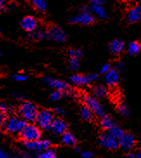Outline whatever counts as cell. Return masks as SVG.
I'll list each match as a JSON object with an SVG mask.
<instances>
[{"instance_id": "6da1fadb", "label": "cell", "mask_w": 141, "mask_h": 158, "mask_svg": "<svg viewBox=\"0 0 141 158\" xmlns=\"http://www.w3.org/2000/svg\"><path fill=\"white\" fill-rule=\"evenodd\" d=\"M28 124V123L24 120L21 116L16 115H9L6 116L4 123V130L10 134L18 135L24 130V127Z\"/></svg>"}, {"instance_id": "7a4b0ae2", "label": "cell", "mask_w": 141, "mask_h": 158, "mask_svg": "<svg viewBox=\"0 0 141 158\" xmlns=\"http://www.w3.org/2000/svg\"><path fill=\"white\" fill-rule=\"evenodd\" d=\"M18 115L28 123H33L37 120L38 107L36 103L30 101H23L19 105Z\"/></svg>"}, {"instance_id": "3957f363", "label": "cell", "mask_w": 141, "mask_h": 158, "mask_svg": "<svg viewBox=\"0 0 141 158\" xmlns=\"http://www.w3.org/2000/svg\"><path fill=\"white\" fill-rule=\"evenodd\" d=\"M19 135L23 142H31L41 138L42 130L39 126L33 123H28Z\"/></svg>"}, {"instance_id": "277c9868", "label": "cell", "mask_w": 141, "mask_h": 158, "mask_svg": "<svg viewBox=\"0 0 141 158\" xmlns=\"http://www.w3.org/2000/svg\"><path fill=\"white\" fill-rule=\"evenodd\" d=\"M80 13L75 17H72L69 19V22L71 23H80L82 25H89L94 22V16L92 15V10L86 6H80L79 8Z\"/></svg>"}, {"instance_id": "5b68a950", "label": "cell", "mask_w": 141, "mask_h": 158, "mask_svg": "<svg viewBox=\"0 0 141 158\" xmlns=\"http://www.w3.org/2000/svg\"><path fill=\"white\" fill-rule=\"evenodd\" d=\"M54 118H55L54 114L50 110L42 109L38 110L36 122L37 123L38 126L42 130H50L52 122L54 120Z\"/></svg>"}, {"instance_id": "8992f818", "label": "cell", "mask_w": 141, "mask_h": 158, "mask_svg": "<svg viewBox=\"0 0 141 158\" xmlns=\"http://www.w3.org/2000/svg\"><path fill=\"white\" fill-rule=\"evenodd\" d=\"M82 101H83L85 106L89 108L95 116L102 117L106 114L102 105L98 101V98H96L94 96H92L89 94L84 95Z\"/></svg>"}, {"instance_id": "52a82bcc", "label": "cell", "mask_w": 141, "mask_h": 158, "mask_svg": "<svg viewBox=\"0 0 141 158\" xmlns=\"http://www.w3.org/2000/svg\"><path fill=\"white\" fill-rule=\"evenodd\" d=\"M23 144L29 151L34 153L36 156H37L38 154L42 152L43 150L49 149L51 145L49 140L41 139L31 141V142H23Z\"/></svg>"}, {"instance_id": "ba28073f", "label": "cell", "mask_w": 141, "mask_h": 158, "mask_svg": "<svg viewBox=\"0 0 141 158\" xmlns=\"http://www.w3.org/2000/svg\"><path fill=\"white\" fill-rule=\"evenodd\" d=\"M46 37L57 43H64L67 39L65 31L58 25H50L46 31Z\"/></svg>"}, {"instance_id": "9c48e42d", "label": "cell", "mask_w": 141, "mask_h": 158, "mask_svg": "<svg viewBox=\"0 0 141 158\" xmlns=\"http://www.w3.org/2000/svg\"><path fill=\"white\" fill-rule=\"evenodd\" d=\"M99 143L103 148L110 149V150H115L119 147V140L113 137L111 135H109L108 132L100 135Z\"/></svg>"}, {"instance_id": "30bf717a", "label": "cell", "mask_w": 141, "mask_h": 158, "mask_svg": "<svg viewBox=\"0 0 141 158\" xmlns=\"http://www.w3.org/2000/svg\"><path fill=\"white\" fill-rule=\"evenodd\" d=\"M42 82L49 87H51V88L58 89V90H61L62 92H65V93L69 89V86L67 83L61 81V80H59V79L54 78L52 77H45L42 79Z\"/></svg>"}, {"instance_id": "8fae6325", "label": "cell", "mask_w": 141, "mask_h": 158, "mask_svg": "<svg viewBox=\"0 0 141 158\" xmlns=\"http://www.w3.org/2000/svg\"><path fill=\"white\" fill-rule=\"evenodd\" d=\"M135 137L131 133H124L122 136L119 139V148L124 151H130L135 146Z\"/></svg>"}, {"instance_id": "7c38bea8", "label": "cell", "mask_w": 141, "mask_h": 158, "mask_svg": "<svg viewBox=\"0 0 141 158\" xmlns=\"http://www.w3.org/2000/svg\"><path fill=\"white\" fill-rule=\"evenodd\" d=\"M68 130V124L60 117H56L52 122L51 129L52 132L57 135H61L65 133Z\"/></svg>"}, {"instance_id": "4fadbf2b", "label": "cell", "mask_w": 141, "mask_h": 158, "mask_svg": "<svg viewBox=\"0 0 141 158\" xmlns=\"http://www.w3.org/2000/svg\"><path fill=\"white\" fill-rule=\"evenodd\" d=\"M20 25L23 30H24L25 31H33L34 30L37 28L38 22L36 18H34L32 16H26L24 17V19L21 20Z\"/></svg>"}, {"instance_id": "5bb4252c", "label": "cell", "mask_w": 141, "mask_h": 158, "mask_svg": "<svg viewBox=\"0 0 141 158\" xmlns=\"http://www.w3.org/2000/svg\"><path fill=\"white\" fill-rule=\"evenodd\" d=\"M69 82L76 86H86L93 81L91 79L90 75L75 74L69 77Z\"/></svg>"}, {"instance_id": "9a60e30c", "label": "cell", "mask_w": 141, "mask_h": 158, "mask_svg": "<svg viewBox=\"0 0 141 158\" xmlns=\"http://www.w3.org/2000/svg\"><path fill=\"white\" fill-rule=\"evenodd\" d=\"M104 79H105V83L108 86H115L119 83V75L117 69H110L107 73L104 75Z\"/></svg>"}, {"instance_id": "2e32d148", "label": "cell", "mask_w": 141, "mask_h": 158, "mask_svg": "<svg viewBox=\"0 0 141 158\" xmlns=\"http://www.w3.org/2000/svg\"><path fill=\"white\" fill-rule=\"evenodd\" d=\"M128 23H137L141 20V6L135 5L128 10L127 14Z\"/></svg>"}, {"instance_id": "e0dca14e", "label": "cell", "mask_w": 141, "mask_h": 158, "mask_svg": "<svg viewBox=\"0 0 141 158\" xmlns=\"http://www.w3.org/2000/svg\"><path fill=\"white\" fill-rule=\"evenodd\" d=\"M125 43L120 39H114L109 44V51L113 55H119L125 50Z\"/></svg>"}, {"instance_id": "ac0fdd59", "label": "cell", "mask_w": 141, "mask_h": 158, "mask_svg": "<svg viewBox=\"0 0 141 158\" xmlns=\"http://www.w3.org/2000/svg\"><path fill=\"white\" fill-rule=\"evenodd\" d=\"M90 6H91L92 12H94V14L95 16H97L99 19H103V20L108 19V13H107L106 10H105V8H104L102 5L90 4Z\"/></svg>"}, {"instance_id": "d6986e66", "label": "cell", "mask_w": 141, "mask_h": 158, "mask_svg": "<svg viewBox=\"0 0 141 158\" xmlns=\"http://www.w3.org/2000/svg\"><path fill=\"white\" fill-rule=\"evenodd\" d=\"M61 143L69 147H75L76 144V139H75V135L72 133L66 131L65 133H63L61 135Z\"/></svg>"}, {"instance_id": "ffe728a7", "label": "cell", "mask_w": 141, "mask_h": 158, "mask_svg": "<svg viewBox=\"0 0 141 158\" xmlns=\"http://www.w3.org/2000/svg\"><path fill=\"white\" fill-rule=\"evenodd\" d=\"M108 88L105 87L102 84H98L94 86V96L98 99H102L108 96Z\"/></svg>"}, {"instance_id": "44dd1931", "label": "cell", "mask_w": 141, "mask_h": 158, "mask_svg": "<svg viewBox=\"0 0 141 158\" xmlns=\"http://www.w3.org/2000/svg\"><path fill=\"white\" fill-rule=\"evenodd\" d=\"M127 53L130 56H136L137 54L141 51V44L138 41H132L129 43L127 48Z\"/></svg>"}, {"instance_id": "7402d4cb", "label": "cell", "mask_w": 141, "mask_h": 158, "mask_svg": "<svg viewBox=\"0 0 141 158\" xmlns=\"http://www.w3.org/2000/svg\"><path fill=\"white\" fill-rule=\"evenodd\" d=\"M46 36V31H42L41 29H36L33 31H30L29 34V37L32 41H41L44 39Z\"/></svg>"}, {"instance_id": "603a6c76", "label": "cell", "mask_w": 141, "mask_h": 158, "mask_svg": "<svg viewBox=\"0 0 141 158\" xmlns=\"http://www.w3.org/2000/svg\"><path fill=\"white\" fill-rule=\"evenodd\" d=\"M113 125H114V122H113V118L111 116L105 114L102 117H100V126L103 130H109Z\"/></svg>"}, {"instance_id": "cb8c5ba5", "label": "cell", "mask_w": 141, "mask_h": 158, "mask_svg": "<svg viewBox=\"0 0 141 158\" xmlns=\"http://www.w3.org/2000/svg\"><path fill=\"white\" fill-rule=\"evenodd\" d=\"M108 132L109 135H111L113 137H114V138H116V139H119L121 136H122V135L125 133L124 132V130L119 127V126L118 125H114L112 127V128H110L109 130H108Z\"/></svg>"}, {"instance_id": "d4e9b609", "label": "cell", "mask_w": 141, "mask_h": 158, "mask_svg": "<svg viewBox=\"0 0 141 158\" xmlns=\"http://www.w3.org/2000/svg\"><path fill=\"white\" fill-rule=\"evenodd\" d=\"M31 5L39 11H45L47 10V3L45 0H29Z\"/></svg>"}, {"instance_id": "484cf974", "label": "cell", "mask_w": 141, "mask_h": 158, "mask_svg": "<svg viewBox=\"0 0 141 158\" xmlns=\"http://www.w3.org/2000/svg\"><path fill=\"white\" fill-rule=\"evenodd\" d=\"M37 156L40 158H55L57 156V151L55 149H51L49 147V149H45L42 152L38 154Z\"/></svg>"}, {"instance_id": "4316f807", "label": "cell", "mask_w": 141, "mask_h": 158, "mask_svg": "<svg viewBox=\"0 0 141 158\" xmlns=\"http://www.w3.org/2000/svg\"><path fill=\"white\" fill-rule=\"evenodd\" d=\"M93 112L87 106H83L80 109V116L84 119L85 121H90L93 118Z\"/></svg>"}, {"instance_id": "83f0119b", "label": "cell", "mask_w": 141, "mask_h": 158, "mask_svg": "<svg viewBox=\"0 0 141 158\" xmlns=\"http://www.w3.org/2000/svg\"><path fill=\"white\" fill-rule=\"evenodd\" d=\"M117 110L118 112L121 116H125V117H127V116H130V110H129V107L127 106L126 103H124V102H119V103Z\"/></svg>"}, {"instance_id": "f1b7e54d", "label": "cell", "mask_w": 141, "mask_h": 158, "mask_svg": "<svg viewBox=\"0 0 141 158\" xmlns=\"http://www.w3.org/2000/svg\"><path fill=\"white\" fill-rule=\"evenodd\" d=\"M69 68L71 70L73 71H76L80 69V59L78 58H75V57H70L69 60Z\"/></svg>"}, {"instance_id": "f546056e", "label": "cell", "mask_w": 141, "mask_h": 158, "mask_svg": "<svg viewBox=\"0 0 141 158\" xmlns=\"http://www.w3.org/2000/svg\"><path fill=\"white\" fill-rule=\"evenodd\" d=\"M68 55L69 56V57H75V58L80 59L82 57V52L78 49H70L68 51Z\"/></svg>"}, {"instance_id": "4dcf8cb0", "label": "cell", "mask_w": 141, "mask_h": 158, "mask_svg": "<svg viewBox=\"0 0 141 158\" xmlns=\"http://www.w3.org/2000/svg\"><path fill=\"white\" fill-rule=\"evenodd\" d=\"M61 97H62V91L58 89H56L54 92L50 94V99L52 101H58L61 99Z\"/></svg>"}, {"instance_id": "1f68e13d", "label": "cell", "mask_w": 141, "mask_h": 158, "mask_svg": "<svg viewBox=\"0 0 141 158\" xmlns=\"http://www.w3.org/2000/svg\"><path fill=\"white\" fill-rule=\"evenodd\" d=\"M12 78L17 82H24L28 79V76L23 74H14L12 76Z\"/></svg>"}, {"instance_id": "d6a6232c", "label": "cell", "mask_w": 141, "mask_h": 158, "mask_svg": "<svg viewBox=\"0 0 141 158\" xmlns=\"http://www.w3.org/2000/svg\"><path fill=\"white\" fill-rule=\"evenodd\" d=\"M0 110L5 113H8L10 110L9 104L6 102H0Z\"/></svg>"}, {"instance_id": "836d02e7", "label": "cell", "mask_w": 141, "mask_h": 158, "mask_svg": "<svg viewBox=\"0 0 141 158\" xmlns=\"http://www.w3.org/2000/svg\"><path fill=\"white\" fill-rule=\"evenodd\" d=\"M54 113L58 116H62L65 115V110L64 109H62V108H59V107H57L54 109Z\"/></svg>"}, {"instance_id": "e575fe53", "label": "cell", "mask_w": 141, "mask_h": 158, "mask_svg": "<svg viewBox=\"0 0 141 158\" xmlns=\"http://www.w3.org/2000/svg\"><path fill=\"white\" fill-rule=\"evenodd\" d=\"M12 97L16 98L17 100H18V101H24V98H25L24 94L20 93V92H14V93H12Z\"/></svg>"}, {"instance_id": "d590c367", "label": "cell", "mask_w": 141, "mask_h": 158, "mask_svg": "<svg viewBox=\"0 0 141 158\" xmlns=\"http://www.w3.org/2000/svg\"><path fill=\"white\" fill-rule=\"evenodd\" d=\"M110 69H111V64H105L102 65V67H101V69H100V73L105 74V73H107Z\"/></svg>"}, {"instance_id": "8d00e7d4", "label": "cell", "mask_w": 141, "mask_h": 158, "mask_svg": "<svg viewBox=\"0 0 141 158\" xmlns=\"http://www.w3.org/2000/svg\"><path fill=\"white\" fill-rule=\"evenodd\" d=\"M5 118H6V113H5V112L2 111V110H0V128L3 127V125H4Z\"/></svg>"}, {"instance_id": "74e56055", "label": "cell", "mask_w": 141, "mask_h": 158, "mask_svg": "<svg viewBox=\"0 0 141 158\" xmlns=\"http://www.w3.org/2000/svg\"><path fill=\"white\" fill-rule=\"evenodd\" d=\"M128 157H131V158H141V152H136V153H134V152H128L127 155Z\"/></svg>"}, {"instance_id": "f35d334b", "label": "cell", "mask_w": 141, "mask_h": 158, "mask_svg": "<svg viewBox=\"0 0 141 158\" xmlns=\"http://www.w3.org/2000/svg\"><path fill=\"white\" fill-rule=\"evenodd\" d=\"M80 156L83 158H92L94 156V154L92 153L91 151H83L82 153L80 154Z\"/></svg>"}, {"instance_id": "ab89813d", "label": "cell", "mask_w": 141, "mask_h": 158, "mask_svg": "<svg viewBox=\"0 0 141 158\" xmlns=\"http://www.w3.org/2000/svg\"><path fill=\"white\" fill-rule=\"evenodd\" d=\"M125 66H126V64H125L124 62H119V63H117V64H116V69L118 70H124Z\"/></svg>"}, {"instance_id": "60d3db41", "label": "cell", "mask_w": 141, "mask_h": 158, "mask_svg": "<svg viewBox=\"0 0 141 158\" xmlns=\"http://www.w3.org/2000/svg\"><path fill=\"white\" fill-rule=\"evenodd\" d=\"M105 2H106V0H91V1H90V4L102 5Z\"/></svg>"}, {"instance_id": "b9f144b4", "label": "cell", "mask_w": 141, "mask_h": 158, "mask_svg": "<svg viewBox=\"0 0 141 158\" xmlns=\"http://www.w3.org/2000/svg\"><path fill=\"white\" fill-rule=\"evenodd\" d=\"M7 7H8L9 10H14L15 8H17V4L15 2H10V3L8 4Z\"/></svg>"}, {"instance_id": "7bdbcfd3", "label": "cell", "mask_w": 141, "mask_h": 158, "mask_svg": "<svg viewBox=\"0 0 141 158\" xmlns=\"http://www.w3.org/2000/svg\"><path fill=\"white\" fill-rule=\"evenodd\" d=\"M8 156H9V155L5 153V150L0 149V158H6V157H8Z\"/></svg>"}, {"instance_id": "ee69618b", "label": "cell", "mask_w": 141, "mask_h": 158, "mask_svg": "<svg viewBox=\"0 0 141 158\" xmlns=\"http://www.w3.org/2000/svg\"><path fill=\"white\" fill-rule=\"evenodd\" d=\"M75 152H80V148H79V147H75Z\"/></svg>"}, {"instance_id": "f6af8a7d", "label": "cell", "mask_w": 141, "mask_h": 158, "mask_svg": "<svg viewBox=\"0 0 141 158\" xmlns=\"http://www.w3.org/2000/svg\"><path fill=\"white\" fill-rule=\"evenodd\" d=\"M5 3V0H0V5H4Z\"/></svg>"}, {"instance_id": "bcb514c9", "label": "cell", "mask_w": 141, "mask_h": 158, "mask_svg": "<svg viewBox=\"0 0 141 158\" xmlns=\"http://www.w3.org/2000/svg\"><path fill=\"white\" fill-rule=\"evenodd\" d=\"M2 10H3V5H0V13H1V11H2Z\"/></svg>"}, {"instance_id": "7dc6e473", "label": "cell", "mask_w": 141, "mask_h": 158, "mask_svg": "<svg viewBox=\"0 0 141 158\" xmlns=\"http://www.w3.org/2000/svg\"><path fill=\"white\" fill-rule=\"evenodd\" d=\"M2 56V53H1V52H0V56Z\"/></svg>"}, {"instance_id": "c3c4849f", "label": "cell", "mask_w": 141, "mask_h": 158, "mask_svg": "<svg viewBox=\"0 0 141 158\" xmlns=\"http://www.w3.org/2000/svg\"><path fill=\"white\" fill-rule=\"evenodd\" d=\"M125 1H130V0H125Z\"/></svg>"}, {"instance_id": "681fc988", "label": "cell", "mask_w": 141, "mask_h": 158, "mask_svg": "<svg viewBox=\"0 0 141 158\" xmlns=\"http://www.w3.org/2000/svg\"><path fill=\"white\" fill-rule=\"evenodd\" d=\"M0 134H1V130H0Z\"/></svg>"}]
</instances>
